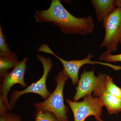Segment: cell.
Here are the masks:
<instances>
[{
    "label": "cell",
    "instance_id": "15",
    "mask_svg": "<svg viewBox=\"0 0 121 121\" xmlns=\"http://www.w3.org/2000/svg\"><path fill=\"white\" fill-rule=\"evenodd\" d=\"M121 44V40L120 42ZM99 60L100 61H104L105 62H121V54L118 55H113L111 52L106 50L99 56Z\"/></svg>",
    "mask_w": 121,
    "mask_h": 121
},
{
    "label": "cell",
    "instance_id": "4",
    "mask_svg": "<svg viewBox=\"0 0 121 121\" xmlns=\"http://www.w3.org/2000/svg\"><path fill=\"white\" fill-rule=\"evenodd\" d=\"M37 57L43 64V75L37 82L32 83L23 90H15L13 91L9 101L13 108L15 107L19 98L25 94L30 93L37 94L44 100L51 94L48 90L46 82L48 74L53 66L52 61L50 58H45L41 55H37Z\"/></svg>",
    "mask_w": 121,
    "mask_h": 121
},
{
    "label": "cell",
    "instance_id": "13",
    "mask_svg": "<svg viewBox=\"0 0 121 121\" xmlns=\"http://www.w3.org/2000/svg\"><path fill=\"white\" fill-rule=\"evenodd\" d=\"M35 121H60L52 113L48 111L36 110Z\"/></svg>",
    "mask_w": 121,
    "mask_h": 121
},
{
    "label": "cell",
    "instance_id": "2",
    "mask_svg": "<svg viewBox=\"0 0 121 121\" xmlns=\"http://www.w3.org/2000/svg\"><path fill=\"white\" fill-rule=\"evenodd\" d=\"M68 77L63 70L55 78L56 87L53 92L43 102L34 103L37 110L50 111L60 121H69L67 115L68 109L64 104L63 90Z\"/></svg>",
    "mask_w": 121,
    "mask_h": 121
},
{
    "label": "cell",
    "instance_id": "17",
    "mask_svg": "<svg viewBox=\"0 0 121 121\" xmlns=\"http://www.w3.org/2000/svg\"><path fill=\"white\" fill-rule=\"evenodd\" d=\"M117 7L121 8V0H115Z\"/></svg>",
    "mask_w": 121,
    "mask_h": 121
},
{
    "label": "cell",
    "instance_id": "11",
    "mask_svg": "<svg viewBox=\"0 0 121 121\" xmlns=\"http://www.w3.org/2000/svg\"><path fill=\"white\" fill-rule=\"evenodd\" d=\"M15 52H12L9 55L0 57V79L9 72V69L14 68L20 62Z\"/></svg>",
    "mask_w": 121,
    "mask_h": 121
},
{
    "label": "cell",
    "instance_id": "12",
    "mask_svg": "<svg viewBox=\"0 0 121 121\" xmlns=\"http://www.w3.org/2000/svg\"><path fill=\"white\" fill-rule=\"evenodd\" d=\"M105 89L110 94L121 99V88L115 84L112 78L108 75L106 78Z\"/></svg>",
    "mask_w": 121,
    "mask_h": 121
},
{
    "label": "cell",
    "instance_id": "10",
    "mask_svg": "<svg viewBox=\"0 0 121 121\" xmlns=\"http://www.w3.org/2000/svg\"><path fill=\"white\" fill-rule=\"evenodd\" d=\"M98 98L107 109L109 114H117L121 112V99L110 94L105 89L100 93Z\"/></svg>",
    "mask_w": 121,
    "mask_h": 121
},
{
    "label": "cell",
    "instance_id": "16",
    "mask_svg": "<svg viewBox=\"0 0 121 121\" xmlns=\"http://www.w3.org/2000/svg\"><path fill=\"white\" fill-rule=\"evenodd\" d=\"M0 121H22V119L17 115L7 111L0 113Z\"/></svg>",
    "mask_w": 121,
    "mask_h": 121
},
{
    "label": "cell",
    "instance_id": "5",
    "mask_svg": "<svg viewBox=\"0 0 121 121\" xmlns=\"http://www.w3.org/2000/svg\"><path fill=\"white\" fill-rule=\"evenodd\" d=\"M102 24L105 32L100 47L105 48L111 53L117 50L121 40V8L115 9Z\"/></svg>",
    "mask_w": 121,
    "mask_h": 121
},
{
    "label": "cell",
    "instance_id": "7",
    "mask_svg": "<svg viewBox=\"0 0 121 121\" xmlns=\"http://www.w3.org/2000/svg\"><path fill=\"white\" fill-rule=\"evenodd\" d=\"M28 60V58H23L12 71L0 79V98L8 110H12L13 108L8 98V95L12 87L17 84H19L23 88L27 87L24 77L27 69L26 62Z\"/></svg>",
    "mask_w": 121,
    "mask_h": 121
},
{
    "label": "cell",
    "instance_id": "6",
    "mask_svg": "<svg viewBox=\"0 0 121 121\" xmlns=\"http://www.w3.org/2000/svg\"><path fill=\"white\" fill-rule=\"evenodd\" d=\"M107 75L99 73L97 76L94 73V68L92 71H87L86 69L80 75V79L76 87V93L73 98L74 101L78 102L93 92L94 97L97 98L101 90L105 88V82Z\"/></svg>",
    "mask_w": 121,
    "mask_h": 121
},
{
    "label": "cell",
    "instance_id": "9",
    "mask_svg": "<svg viewBox=\"0 0 121 121\" xmlns=\"http://www.w3.org/2000/svg\"><path fill=\"white\" fill-rule=\"evenodd\" d=\"M91 1L99 23H103L106 17L117 8L114 0H91Z\"/></svg>",
    "mask_w": 121,
    "mask_h": 121
},
{
    "label": "cell",
    "instance_id": "3",
    "mask_svg": "<svg viewBox=\"0 0 121 121\" xmlns=\"http://www.w3.org/2000/svg\"><path fill=\"white\" fill-rule=\"evenodd\" d=\"M66 101L72 111L74 121H85L91 116H94L96 121H104L101 118L103 105L99 98L89 94L83 98L82 101H73L68 99Z\"/></svg>",
    "mask_w": 121,
    "mask_h": 121
},
{
    "label": "cell",
    "instance_id": "14",
    "mask_svg": "<svg viewBox=\"0 0 121 121\" xmlns=\"http://www.w3.org/2000/svg\"><path fill=\"white\" fill-rule=\"evenodd\" d=\"M11 52L7 44L6 38L3 33L2 27L0 25V56H6L10 55Z\"/></svg>",
    "mask_w": 121,
    "mask_h": 121
},
{
    "label": "cell",
    "instance_id": "8",
    "mask_svg": "<svg viewBox=\"0 0 121 121\" xmlns=\"http://www.w3.org/2000/svg\"><path fill=\"white\" fill-rule=\"evenodd\" d=\"M43 52L51 54L58 59L62 64L64 68L63 70L68 77L71 79L72 83L74 86H76L78 84L79 80L78 73L79 70L82 66L85 64H99L110 67L115 70H121V66L112 65L109 63L100 61H92L91 59L94 56V55L92 54H89L86 58L83 59L68 61L63 59L56 55L48 45H45L43 49Z\"/></svg>",
    "mask_w": 121,
    "mask_h": 121
},
{
    "label": "cell",
    "instance_id": "1",
    "mask_svg": "<svg viewBox=\"0 0 121 121\" xmlns=\"http://www.w3.org/2000/svg\"><path fill=\"white\" fill-rule=\"evenodd\" d=\"M35 18L37 23L52 22L68 35L85 36L93 32L95 26L91 17H75L65 8L60 0H52L49 8L37 11Z\"/></svg>",
    "mask_w": 121,
    "mask_h": 121
}]
</instances>
